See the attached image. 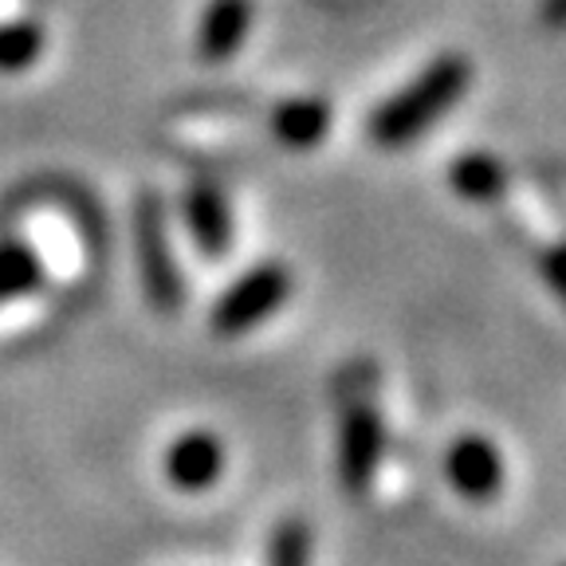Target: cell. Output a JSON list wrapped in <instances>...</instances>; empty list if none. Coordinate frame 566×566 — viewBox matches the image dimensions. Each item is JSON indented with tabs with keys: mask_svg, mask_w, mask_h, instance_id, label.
<instances>
[{
	"mask_svg": "<svg viewBox=\"0 0 566 566\" xmlns=\"http://www.w3.org/2000/svg\"><path fill=\"white\" fill-rule=\"evenodd\" d=\"M472 80V67L464 55H437L429 67L417 75L409 87L381 103L370 115V138L378 146H406V142L421 138L441 115H449L457 98L464 95Z\"/></svg>",
	"mask_w": 566,
	"mask_h": 566,
	"instance_id": "6da1fadb",
	"label": "cell"
},
{
	"mask_svg": "<svg viewBox=\"0 0 566 566\" xmlns=\"http://www.w3.org/2000/svg\"><path fill=\"white\" fill-rule=\"evenodd\" d=\"M292 295V272L280 264H260L244 272L232 283L224 300L212 307V331L224 338L244 335V331L260 327L283 300Z\"/></svg>",
	"mask_w": 566,
	"mask_h": 566,
	"instance_id": "7a4b0ae2",
	"label": "cell"
},
{
	"mask_svg": "<svg viewBox=\"0 0 566 566\" xmlns=\"http://www.w3.org/2000/svg\"><path fill=\"white\" fill-rule=\"evenodd\" d=\"M134 244H138V268L146 295L158 311H177L181 303V275L169 256V237H166V212L154 193L138 197V212H134Z\"/></svg>",
	"mask_w": 566,
	"mask_h": 566,
	"instance_id": "3957f363",
	"label": "cell"
},
{
	"mask_svg": "<svg viewBox=\"0 0 566 566\" xmlns=\"http://www.w3.org/2000/svg\"><path fill=\"white\" fill-rule=\"evenodd\" d=\"M386 452V429H381L378 409L350 406L338 424V480L346 492H366Z\"/></svg>",
	"mask_w": 566,
	"mask_h": 566,
	"instance_id": "277c9868",
	"label": "cell"
},
{
	"mask_svg": "<svg viewBox=\"0 0 566 566\" xmlns=\"http://www.w3.org/2000/svg\"><path fill=\"white\" fill-rule=\"evenodd\" d=\"M444 472H449V484L472 504H484L504 488V457L480 433L457 437V444L444 457Z\"/></svg>",
	"mask_w": 566,
	"mask_h": 566,
	"instance_id": "5b68a950",
	"label": "cell"
},
{
	"mask_svg": "<svg viewBox=\"0 0 566 566\" xmlns=\"http://www.w3.org/2000/svg\"><path fill=\"white\" fill-rule=\"evenodd\" d=\"M166 472L181 492H205L224 472V444L205 429L177 437L174 449L166 452Z\"/></svg>",
	"mask_w": 566,
	"mask_h": 566,
	"instance_id": "8992f818",
	"label": "cell"
},
{
	"mask_svg": "<svg viewBox=\"0 0 566 566\" xmlns=\"http://www.w3.org/2000/svg\"><path fill=\"white\" fill-rule=\"evenodd\" d=\"M248 24H252V0H209L201 17V35L197 52L205 63H224L240 44H244Z\"/></svg>",
	"mask_w": 566,
	"mask_h": 566,
	"instance_id": "52a82bcc",
	"label": "cell"
},
{
	"mask_svg": "<svg viewBox=\"0 0 566 566\" xmlns=\"http://www.w3.org/2000/svg\"><path fill=\"white\" fill-rule=\"evenodd\" d=\"M186 221L189 232H193L197 248H201L205 256H224L232 244V217H229V205H224L221 189L201 181L186 193Z\"/></svg>",
	"mask_w": 566,
	"mask_h": 566,
	"instance_id": "ba28073f",
	"label": "cell"
},
{
	"mask_svg": "<svg viewBox=\"0 0 566 566\" xmlns=\"http://www.w3.org/2000/svg\"><path fill=\"white\" fill-rule=\"evenodd\" d=\"M327 130L331 106L323 98H287L272 111V134L292 150H311L327 138Z\"/></svg>",
	"mask_w": 566,
	"mask_h": 566,
	"instance_id": "9c48e42d",
	"label": "cell"
},
{
	"mask_svg": "<svg viewBox=\"0 0 566 566\" xmlns=\"http://www.w3.org/2000/svg\"><path fill=\"white\" fill-rule=\"evenodd\" d=\"M449 181L464 201H495L507 186V169L492 158V154H464L457 166L449 169Z\"/></svg>",
	"mask_w": 566,
	"mask_h": 566,
	"instance_id": "30bf717a",
	"label": "cell"
},
{
	"mask_svg": "<svg viewBox=\"0 0 566 566\" xmlns=\"http://www.w3.org/2000/svg\"><path fill=\"white\" fill-rule=\"evenodd\" d=\"M44 52V28L35 20L0 24V71H24Z\"/></svg>",
	"mask_w": 566,
	"mask_h": 566,
	"instance_id": "8fae6325",
	"label": "cell"
},
{
	"mask_svg": "<svg viewBox=\"0 0 566 566\" xmlns=\"http://www.w3.org/2000/svg\"><path fill=\"white\" fill-rule=\"evenodd\" d=\"M40 283V264L24 244H0V303L17 300V295L32 292Z\"/></svg>",
	"mask_w": 566,
	"mask_h": 566,
	"instance_id": "7c38bea8",
	"label": "cell"
},
{
	"mask_svg": "<svg viewBox=\"0 0 566 566\" xmlns=\"http://www.w3.org/2000/svg\"><path fill=\"white\" fill-rule=\"evenodd\" d=\"M311 558V531L303 520H283L272 535V558L268 566H307Z\"/></svg>",
	"mask_w": 566,
	"mask_h": 566,
	"instance_id": "4fadbf2b",
	"label": "cell"
},
{
	"mask_svg": "<svg viewBox=\"0 0 566 566\" xmlns=\"http://www.w3.org/2000/svg\"><path fill=\"white\" fill-rule=\"evenodd\" d=\"M543 268H547L551 287H555V292L566 300V248H555V252H551L547 264H543Z\"/></svg>",
	"mask_w": 566,
	"mask_h": 566,
	"instance_id": "5bb4252c",
	"label": "cell"
},
{
	"mask_svg": "<svg viewBox=\"0 0 566 566\" xmlns=\"http://www.w3.org/2000/svg\"><path fill=\"white\" fill-rule=\"evenodd\" d=\"M543 20L555 24V28H563L566 24V0H547V4H543Z\"/></svg>",
	"mask_w": 566,
	"mask_h": 566,
	"instance_id": "9a60e30c",
	"label": "cell"
}]
</instances>
